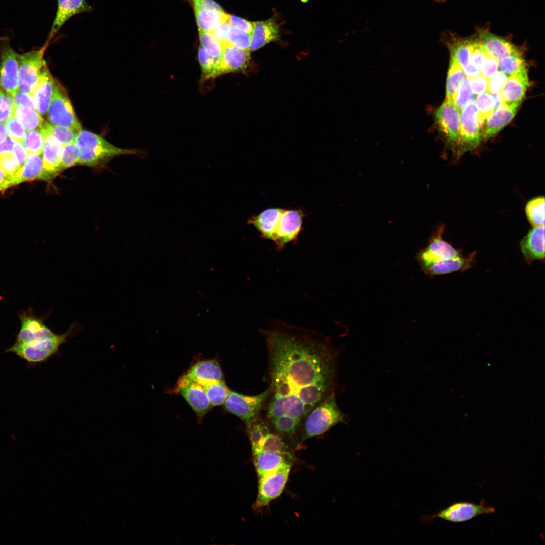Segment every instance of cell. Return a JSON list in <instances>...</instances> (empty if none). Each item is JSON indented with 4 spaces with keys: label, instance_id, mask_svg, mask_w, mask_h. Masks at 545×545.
Wrapping results in <instances>:
<instances>
[{
    "label": "cell",
    "instance_id": "obj_62",
    "mask_svg": "<svg viewBox=\"0 0 545 545\" xmlns=\"http://www.w3.org/2000/svg\"><path fill=\"white\" fill-rule=\"evenodd\" d=\"M434 1H436V2H440V3H443V2H444V1H445V0H434Z\"/></svg>",
    "mask_w": 545,
    "mask_h": 545
},
{
    "label": "cell",
    "instance_id": "obj_23",
    "mask_svg": "<svg viewBox=\"0 0 545 545\" xmlns=\"http://www.w3.org/2000/svg\"><path fill=\"white\" fill-rule=\"evenodd\" d=\"M183 376L201 385L212 381L224 380L221 366L219 362L213 359L198 362Z\"/></svg>",
    "mask_w": 545,
    "mask_h": 545
},
{
    "label": "cell",
    "instance_id": "obj_57",
    "mask_svg": "<svg viewBox=\"0 0 545 545\" xmlns=\"http://www.w3.org/2000/svg\"><path fill=\"white\" fill-rule=\"evenodd\" d=\"M194 9H211L223 11L221 6L213 0H189Z\"/></svg>",
    "mask_w": 545,
    "mask_h": 545
},
{
    "label": "cell",
    "instance_id": "obj_32",
    "mask_svg": "<svg viewBox=\"0 0 545 545\" xmlns=\"http://www.w3.org/2000/svg\"><path fill=\"white\" fill-rule=\"evenodd\" d=\"M199 30L211 32L228 20V14L224 11L211 9H194Z\"/></svg>",
    "mask_w": 545,
    "mask_h": 545
},
{
    "label": "cell",
    "instance_id": "obj_5",
    "mask_svg": "<svg viewBox=\"0 0 545 545\" xmlns=\"http://www.w3.org/2000/svg\"><path fill=\"white\" fill-rule=\"evenodd\" d=\"M269 395L268 388L255 395H246L231 391L223 405L226 411L239 417L246 426L260 417Z\"/></svg>",
    "mask_w": 545,
    "mask_h": 545
},
{
    "label": "cell",
    "instance_id": "obj_56",
    "mask_svg": "<svg viewBox=\"0 0 545 545\" xmlns=\"http://www.w3.org/2000/svg\"><path fill=\"white\" fill-rule=\"evenodd\" d=\"M21 144L19 142H15L12 149L13 154L18 162L19 169L24 166L27 154L26 150Z\"/></svg>",
    "mask_w": 545,
    "mask_h": 545
},
{
    "label": "cell",
    "instance_id": "obj_2",
    "mask_svg": "<svg viewBox=\"0 0 545 545\" xmlns=\"http://www.w3.org/2000/svg\"><path fill=\"white\" fill-rule=\"evenodd\" d=\"M20 329L14 344L5 352L15 354L29 364L41 363L56 354L60 346L68 341L71 328L66 333L57 334L33 313L31 309L18 314Z\"/></svg>",
    "mask_w": 545,
    "mask_h": 545
},
{
    "label": "cell",
    "instance_id": "obj_37",
    "mask_svg": "<svg viewBox=\"0 0 545 545\" xmlns=\"http://www.w3.org/2000/svg\"><path fill=\"white\" fill-rule=\"evenodd\" d=\"M478 110L477 120L482 130L487 119L494 112V102L491 94L486 91L479 94L474 99Z\"/></svg>",
    "mask_w": 545,
    "mask_h": 545
},
{
    "label": "cell",
    "instance_id": "obj_22",
    "mask_svg": "<svg viewBox=\"0 0 545 545\" xmlns=\"http://www.w3.org/2000/svg\"><path fill=\"white\" fill-rule=\"evenodd\" d=\"M283 210V209L280 208L265 209L250 217L247 223L253 225L259 232L262 238L273 241Z\"/></svg>",
    "mask_w": 545,
    "mask_h": 545
},
{
    "label": "cell",
    "instance_id": "obj_24",
    "mask_svg": "<svg viewBox=\"0 0 545 545\" xmlns=\"http://www.w3.org/2000/svg\"><path fill=\"white\" fill-rule=\"evenodd\" d=\"M56 80L45 64L42 69L37 87L33 94L36 110L39 114L44 115L49 108Z\"/></svg>",
    "mask_w": 545,
    "mask_h": 545
},
{
    "label": "cell",
    "instance_id": "obj_15",
    "mask_svg": "<svg viewBox=\"0 0 545 545\" xmlns=\"http://www.w3.org/2000/svg\"><path fill=\"white\" fill-rule=\"evenodd\" d=\"M41 130L44 135V143L42 153L43 164L42 179L50 180L62 171L63 145L50 133L46 122H44Z\"/></svg>",
    "mask_w": 545,
    "mask_h": 545
},
{
    "label": "cell",
    "instance_id": "obj_28",
    "mask_svg": "<svg viewBox=\"0 0 545 545\" xmlns=\"http://www.w3.org/2000/svg\"><path fill=\"white\" fill-rule=\"evenodd\" d=\"M254 465L258 478L288 464L292 458L272 451H262L253 454Z\"/></svg>",
    "mask_w": 545,
    "mask_h": 545
},
{
    "label": "cell",
    "instance_id": "obj_21",
    "mask_svg": "<svg viewBox=\"0 0 545 545\" xmlns=\"http://www.w3.org/2000/svg\"><path fill=\"white\" fill-rule=\"evenodd\" d=\"M479 39L484 53L498 61L505 57L521 53L519 48L509 41L489 32H481Z\"/></svg>",
    "mask_w": 545,
    "mask_h": 545
},
{
    "label": "cell",
    "instance_id": "obj_14",
    "mask_svg": "<svg viewBox=\"0 0 545 545\" xmlns=\"http://www.w3.org/2000/svg\"><path fill=\"white\" fill-rule=\"evenodd\" d=\"M176 392L180 394L201 419L212 407L203 387L183 376L179 379Z\"/></svg>",
    "mask_w": 545,
    "mask_h": 545
},
{
    "label": "cell",
    "instance_id": "obj_7",
    "mask_svg": "<svg viewBox=\"0 0 545 545\" xmlns=\"http://www.w3.org/2000/svg\"><path fill=\"white\" fill-rule=\"evenodd\" d=\"M478 110L474 101L467 104L460 113V134L457 154L473 150L483 140L482 130L479 125Z\"/></svg>",
    "mask_w": 545,
    "mask_h": 545
},
{
    "label": "cell",
    "instance_id": "obj_59",
    "mask_svg": "<svg viewBox=\"0 0 545 545\" xmlns=\"http://www.w3.org/2000/svg\"><path fill=\"white\" fill-rule=\"evenodd\" d=\"M14 142L10 138H7L0 144V155L10 153L12 151Z\"/></svg>",
    "mask_w": 545,
    "mask_h": 545
},
{
    "label": "cell",
    "instance_id": "obj_30",
    "mask_svg": "<svg viewBox=\"0 0 545 545\" xmlns=\"http://www.w3.org/2000/svg\"><path fill=\"white\" fill-rule=\"evenodd\" d=\"M43 170V160L41 154H27L24 166L19 169L14 177V185L27 181L42 179Z\"/></svg>",
    "mask_w": 545,
    "mask_h": 545
},
{
    "label": "cell",
    "instance_id": "obj_25",
    "mask_svg": "<svg viewBox=\"0 0 545 545\" xmlns=\"http://www.w3.org/2000/svg\"><path fill=\"white\" fill-rule=\"evenodd\" d=\"M251 34L249 51H254L270 42L277 40L279 36L278 24L273 19L253 22Z\"/></svg>",
    "mask_w": 545,
    "mask_h": 545
},
{
    "label": "cell",
    "instance_id": "obj_61",
    "mask_svg": "<svg viewBox=\"0 0 545 545\" xmlns=\"http://www.w3.org/2000/svg\"><path fill=\"white\" fill-rule=\"evenodd\" d=\"M7 139V133L5 125L3 122H0V144L3 143Z\"/></svg>",
    "mask_w": 545,
    "mask_h": 545
},
{
    "label": "cell",
    "instance_id": "obj_10",
    "mask_svg": "<svg viewBox=\"0 0 545 545\" xmlns=\"http://www.w3.org/2000/svg\"><path fill=\"white\" fill-rule=\"evenodd\" d=\"M292 464H286L259 479L258 494L253 505L255 510L268 505L283 492L291 469Z\"/></svg>",
    "mask_w": 545,
    "mask_h": 545
},
{
    "label": "cell",
    "instance_id": "obj_44",
    "mask_svg": "<svg viewBox=\"0 0 545 545\" xmlns=\"http://www.w3.org/2000/svg\"><path fill=\"white\" fill-rule=\"evenodd\" d=\"M475 98V95L471 89L469 80L467 78L461 83L454 103L461 112L467 104L474 101Z\"/></svg>",
    "mask_w": 545,
    "mask_h": 545
},
{
    "label": "cell",
    "instance_id": "obj_34",
    "mask_svg": "<svg viewBox=\"0 0 545 545\" xmlns=\"http://www.w3.org/2000/svg\"><path fill=\"white\" fill-rule=\"evenodd\" d=\"M13 116L27 130L41 129L44 123L38 112L22 106H15Z\"/></svg>",
    "mask_w": 545,
    "mask_h": 545
},
{
    "label": "cell",
    "instance_id": "obj_31",
    "mask_svg": "<svg viewBox=\"0 0 545 545\" xmlns=\"http://www.w3.org/2000/svg\"><path fill=\"white\" fill-rule=\"evenodd\" d=\"M466 78L467 76L462 66L457 59L451 54L446 82L445 100L454 103L458 88Z\"/></svg>",
    "mask_w": 545,
    "mask_h": 545
},
{
    "label": "cell",
    "instance_id": "obj_49",
    "mask_svg": "<svg viewBox=\"0 0 545 545\" xmlns=\"http://www.w3.org/2000/svg\"><path fill=\"white\" fill-rule=\"evenodd\" d=\"M0 167L13 179L19 169L18 162L11 152L0 155Z\"/></svg>",
    "mask_w": 545,
    "mask_h": 545
},
{
    "label": "cell",
    "instance_id": "obj_8",
    "mask_svg": "<svg viewBox=\"0 0 545 545\" xmlns=\"http://www.w3.org/2000/svg\"><path fill=\"white\" fill-rule=\"evenodd\" d=\"M48 119L52 125L67 126L77 132L81 130V124L72 107L67 92L57 80L48 110Z\"/></svg>",
    "mask_w": 545,
    "mask_h": 545
},
{
    "label": "cell",
    "instance_id": "obj_20",
    "mask_svg": "<svg viewBox=\"0 0 545 545\" xmlns=\"http://www.w3.org/2000/svg\"><path fill=\"white\" fill-rule=\"evenodd\" d=\"M521 252L526 262H544V226L533 227L520 242Z\"/></svg>",
    "mask_w": 545,
    "mask_h": 545
},
{
    "label": "cell",
    "instance_id": "obj_54",
    "mask_svg": "<svg viewBox=\"0 0 545 545\" xmlns=\"http://www.w3.org/2000/svg\"><path fill=\"white\" fill-rule=\"evenodd\" d=\"M228 21L233 27L239 29L246 33L251 34L253 28V22L240 17L228 14Z\"/></svg>",
    "mask_w": 545,
    "mask_h": 545
},
{
    "label": "cell",
    "instance_id": "obj_26",
    "mask_svg": "<svg viewBox=\"0 0 545 545\" xmlns=\"http://www.w3.org/2000/svg\"><path fill=\"white\" fill-rule=\"evenodd\" d=\"M475 252L468 255L429 264L421 268L431 276L444 275L456 271H464L472 266L475 262Z\"/></svg>",
    "mask_w": 545,
    "mask_h": 545
},
{
    "label": "cell",
    "instance_id": "obj_13",
    "mask_svg": "<svg viewBox=\"0 0 545 545\" xmlns=\"http://www.w3.org/2000/svg\"><path fill=\"white\" fill-rule=\"evenodd\" d=\"M0 58V87L12 97L19 89V57L7 42L3 43Z\"/></svg>",
    "mask_w": 545,
    "mask_h": 545
},
{
    "label": "cell",
    "instance_id": "obj_51",
    "mask_svg": "<svg viewBox=\"0 0 545 545\" xmlns=\"http://www.w3.org/2000/svg\"><path fill=\"white\" fill-rule=\"evenodd\" d=\"M485 57L480 68V74L489 79L498 71V61L495 58L484 53Z\"/></svg>",
    "mask_w": 545,
    "mask_h": 545
},
{
    "label": "cell",
    "instance_id": "obj_4",
    "mask_svg": "<svg viewBox=\"0 0 545 545\" xmlns=\"http://www.w3.org/2000/svg\"><path fill=\"white\" fill-rule=\"evenodd\" d=\"M346 416L339 408L335 392L317 404L302 423L300 438L303 441L324 434L336 425L345 423Z\"/></svg>",
    "mask_w": 545,
    "mask_h": 545
},
{
    "label": "cell",
    "instance_id": "obj_27",
    "mask_svg": "<svg viewBox=\"0 0 545 545\" xmlns=\"http://www.w3.org/2000/svg\"><path fill=\"white\" fill-rule=\"evenodd\" d=\"M520 104H503L487 119L483 130V139H487L497 134L509 123L515 116Z\"/></svg>",
    "mask_w": 545,
    "mask_h": 545
},
{
    "label": "cell",
    "instance_id": "obj_38",
    "mask_svg": "<svg viewBox=\"0 0 545 545\" xmlns=\"http://www.w3.org/2000/svg\"><path fill=\"white\" fill-rule=\"evenodd\" d=\"M44 143V135L41 129L27 131L22 143L27 154H41Z\"/></svg>",
    "mask_w": 545,
    "mask_h": 545
},
{
    "label": "cell",
    "instance_id": "obj_60",
    "mask_svg": "<svg viewBox=\"0 0 545 545\" xmlns=\"http://www.w3.org/2000/svg\"><path fill=\"white\" fill-rule=\"evenodd\" d=\"M490 94L493 99L494 111L503 104V100L500 92Z\"/></svg>",
    "mask_w": 545,
    "mask_h": 545
},
{
    "label": "cell",
    "instance_id": "obj_36",
    "mask_svg": "<svg viewBox=\"0 0 545 545\" xmlns=\"http://www.w3.org/2000/svg\"><path fill=\"white\" fill-rule=\"evenodd\" d=\"M525 213L533 227L544 226V197H537L529 201L525 206Z\"/></svg>",
    "mask_w": 545,
    "mask_h": 545
},
{
    "label": "cell",
    "instance_id": "obj_12",
    "mask_svg": "<svg viewBox=\"0 0 545 545\" xmlns=\"http://www.w3.org/2000/svg\"><path fill=\"white\" fill-rule=\"evenodd\" d=\"M306 216L302 209H283L273 241L278 250H282L286 244L297 240L303 229V219Z\"/></svg>",
    "mask_w": 545,
    "mask_h": 545
},
{
    "label": "cell",
    "instance_id": "obj_19",
    "mask_svg": "<svg viewBox=\"0 0 545 545\" xmlns=\"http://www.w3.org/2000/svg\"><path fill=\"white\" fill-rule=\"evenodd\" d=\"M92 10L93 7L86 0H57L56 15L47 40L50 42L71 17Z\"/></svg>",
    "mask_w": 545,
    "mask_h": 545
},
{
    "label": "cell",
    "instance_id": "obj_41",
    "mask_svg": "<svg viewBox=\"0 0 545 545\" xmlns=\"http://www.w3.org/2000/svg\"><path fill=\"white\" fill-rule=\"evenodd\" d=\"M219 59L220 58L211 57L205 52L201 46L199 47V62L201 68L203 77L205 80L214 78V73L218 65Z\"/></svg>",
    "mask_w": 545,
    "mask_h": 545
},
{
    "label": "cell",
    "instance_id": "obj_40",
    "mask_svg": "<svg viewBox=\"0 0 545 545\" xmlns=\"http://www.w3.org/2000/svg\"><path fill=\"white\" fill-rule=\"evenodd\" d=\"M525 65V61L522 56V53L505 57L498 61L500 70L508 76L515 73Z\"/></svg>",
    "mask_w": 545,
    "mask_h": 545
},
{
    "label": "cell",
    "instance_id": "obj_17",
    "mask_svg": "<svg viewBox=\"0 0 545 545\" xmlns=\"http://www.w3.org/2000/svg\"><path fill=\"white\" fill-rule=\"evenodd\" d=\"M250 51L227 43L223 46L214 78L228 73L245 70L250 64Z\"/></svg>",
    "mask_w": 545,
    "mask_h": 545
},
{
    "label": "cell",
    "instance_id": "obj_46",
    "mask_svg": "<svg viewBox=\"0 0 545 545\" xmlns=\"http://www.w3.org/2000/svg\"><path fill=\"white\" fill-rule=\"evenodd\" d=\"M15 107L13 97L0 87V122L13 116Z\"/></svg>",
    "mask_w": 545,
    "mask_h": 545
},
{
    "label": "cell",
    "instance_id": "obj_9",
    "mask_svg": "<svg viewBox=\"0 0 545 545\" xmlns=\"http://www.w3.org/2000/svg\"><path fill=\"white\" fill-rule=\"evenodd\" d=\"M495 508L488 506L485 501L479 504L470 502H458L453 503L437 513L425 517L424 520L431 522L440 518L452 523H462L471 520L480 515L494 513Z\"/></svg>",
    "mask_w": 545,
    "mask_h": 545
},
{
    "label": "cell",
    "instance_id": "obj_1",
    "mask_svg": "<svg viewBox=\"0 0 545 545\" xmlns=\"http://www.w3.org/2000/svg\"><path fill=\"white\" fill-rule=\"evenodd\" d=\"M261 332L269 385L266 420L294 445L308 413L335 392L337 353L330 339L315 331L277 323Z\"/></svg>",
    "mask_w": 545,
    "mask_h": 545
},
{
    "label": "cell",
    "instance_id": "obj_33",
    "mask_svg": "<svg viewBox=\"0 0 545 545\" xmlns=\"http://www.w3.org/2000/svg\"><path fill=\"white\" fill-rule=\"evenodd\" d=\"M271 429L261 438L257 446L252 451V454L262 451H272L292 458L291 449L286 441L279 434L272 431Z\"/></svg>",
    "mask_w": 545,
    "mask_h": 545
},
{
    "label": "cell",
    "instance_id": "obj_50",
    "mask_svg": "<svg viewBox=\"0 0 545 545\" xmlns=\"http://www.w3.org/2000/svg\"><path fill=\"white\" fill-rule=\"evenodd\" d=\"M509 76L500 70L488 79L487 91L490 93L500 92L507 81Z\"/></svg>",
    "mask_w": 545,
    "mask_h": 545
},
{
    "label": "cell",
    "instance_id": "obj_3",
    "mask_svg": "<svg viewBox=\"0 0 545 545\" xmlns=\"http://www.w3.org/2000/svg\"><path fill=\"white\" fill-rule=\"evenodd\" d=\"M75 143L80 150L79 165L95 167L123 155L138 154V150L121 148L112 144L100 135L87 130H80Z\"/></svg>",
    "mask_w": 545,
    "mask_h": 545
},
{
    "label": "cell",
    "instance_id": "obj_29",
    "mask_svg": "<svg viewBox=\"0 0 545 545\" xmlns=\"http://www.w3.org/2000/svg\"><path fill=\"white\" fill-rule=\"evenodd\" d=\"M453 40V42L449 44L450 53L460 63L467 78L469 79L480 74V69L471 63L469 40L456 39Z\"/></svg>",
    "mask_w": 545,
    "mask_h": 545
},
{
    "label": "cell",
    "instance_id": "obj_16",
    "mask_svg": "<svg viewBox=\"0 0 545 545\" xmlns=\"http://www.w3.org/2000/svg\"><path fill=\"white\" fill-rule=\"evenodd\" d=\"M461 251L456 249L442 237L439 233L431 239L426 247L417 255L416 259L421 268L436 262L455 259L462 256Z\"/></svg>",
    "mask_w": 545,
    "mask_h": 545
},
{
    "label": "cell",
    "instance_id": "obj_42",
    "mask_svg": "<svg viewBox=\"0 0 545 545\" xmlns=\"http://www.w3.org/2000/svg\"><path fill=\"white\" fill-rule=\"evenodd\" d=\"M227 38L228 43L240 49L249 50L250 34L230 26L228 29Z\"/></svg>",
    "mask_w": 545,
    "mask_h": 545
},
{
    "label": "cell",
    "instance_id": "obj_35",
    "mask_svg": "<svg viewBox=\"0 0 545 545\" xmlns=\"http://www.w3.org/2000/svg\"><path fill=\"white\" fill-rule=\"evenodd\" d=\"M201 386L213 406L223 405L231 391L224 380L212 381Z\"/></svg>",
    "mask_w": 545,
    "mask_h": 545
},
{
    "label": "cell",
    "instance_id": "obj_18",
    "mask_svg": "<svg viewBox=\"0 0 545 545\" xmlns=\"http://www.w3.org/2000/svg\"><path fill=\"white\" fill-rule=\"evenodd\" d=\"M529 86L528 69L524 65L509 76L500 93L503 104H520Z\"/></svg>",
    "mask_w": 545,
    "mask_h": 545
},
{
    "label": "cell",
    "instance_id": "obj_45",
    "mask_svg": "<svg viewBox=\"0 0 545 545\" xmlns=\"http://www.w3.org/2000/svg\"><path fill=\"white\" fill-rule=\"evenodd\" d=\"M80 160V150L74 142L63 146L61 162L62 171L77 165Z\"/></svg>",
    "mask_w": 545,
    "mask_h": 545
},
{
    "label": "cell",
    "instance_id": "obj_58",
    "mask_svg": "<svg viewBox=\"0 0 545 545\" xmlns=\"http://www.w3.org/2000/svg\"><path fill=\"white\" fill-rule=\"evenodd\" d=\"M14 185L13 178L7 174L0 167V190Z\"/></svg>",
    "mask_w": 545,
    "mask_h": 545
},
{
    "label": "cell",
    "instance_id": "obj_6",
    "mask_svg": "<svg viewBox=\"0 0 545 545\" xmlns=\"http://www.w3.org/2000/svg\"><path fill=\"white\" fill-rule=\"evenodd\" d=\"M49 41L38 50H33L19 57V89L33 96L37 87L42 69L46 64L45 51Z\"/></svg>",
    "mask_w": 545,
    "mask_h": 545
},
{
    "label": "cell",
    "instance_id": "obj_39",
    "mask_svg": "<svg viewBox=\"0 0 545 545\" xmlns=\"http://www.w3.org/2000/svg\"><path fill=\"white\" fill-rule=\"evenodd\" d=\"M201 47L205 52L214 58H220L223 46L211 32L199 30Z\"/></svg>",
    "mask_w": 545,
    "mask_h": 545
},
{
    "label": "cell",
    "instance_id": "obj_55",
    "mask_svg": "<svg viewBox=\"0 0 545 545\" xmlns=\"http://www.w3.org/2000/svg\"><path fill=\"white\" fill-rule=\"evenodd\" d=\"M230 26V25L227 20L221 23L216 29L211 32L223 46L228 43L227 34Z\"/></svg>",
    "mask_w": 545,
    "mask_h": 545
},
{
    "label": "cell",
    "instance_id": "obj_53",
    "mask_svg": "<svg viewBox=\"0 0 545 545\" xmlns=\"http://www.w3.org/2000/svg\"><path fill=\"white\" fill-rule=\"evenodd\" d=\"M472 91L474 94H480L487 91L488 79L481 74L469 79Z\"/></svg>",
    "mask_w": 545,
    "mask_h": 545
},
{
    "label": "cell",
    "instance_id": "obj_43",
    "mask_svg": "<svg viewBox=\"0 0 545 545\" xmlns=\"http://www.w3.org/2000/svg\"><path fill=\"white\" fill-rule=\"evenodd\" d=\"M46 126L50 133L54 136L63 146L75 142L76 136L78 133L70 127L52 125L46 122Z\"/></svg>",
    "mask_w": 545,
    "mask_h": 545
},
{
    "label": "cell",
    "instance_id": "obj_47",
    "mask_svg": "<svg viewBox=\"0 0 545 545\" xmlns=\"http://www.w3.org/2000/svg\"><path fill=\"white\" fill-rule=\"evenodd\" d=\"M5 127L9 137L13 141L22 144L26 135L25 129L14 116L6 121Z\"/></svg>",
    "mask_w": 545,
    "mask_h": 545
},
{
    "label": "cell",
    "instance_id": "obj_11",
    "mask_svg": "<svg viewBox=\"0 0 545 545\" xmlns=\"http://www.w3.org/2000/svg\"><path fill=\"white\" fill-rule=\"evenodd\" d=\"M460 113L454 103L446 100L435 112V123L438 130L447 142L456 148L460 134Z\"/></svg>",
    "mask_w": 545,
    "mask_h": 545
},
{
    "label": "cell",
    "instance_id": "obj_48",
    "mask_svg": "<svg viewBox=\"0 0 545 545\" xmlns=\"http://www.w3.org/2000/svg\"><path fill=\"white\" fill-rule=\"evenodd\" d=\"M469 40L471 63L480 69L485 54L482 50L479 37Z\"/></svg>",
    "mask_w": 545,
    "mask_h": 545
},
{
    "label": "cell",
    "instance_id": "obj_52",
    "mask_svg": "<svg viewBox=\"0 0 545 545\" xmlns=\"http://www.w3.org/2000/svg\"><path fill=\"white\" fill-rule=\"evenodd\" d=\"M15 106H22L36 110V105L32 95L18 91L13 97Z\"/></svg>",
    "mask_w": 545,
    "mask_h": 545
}]
</instances>
